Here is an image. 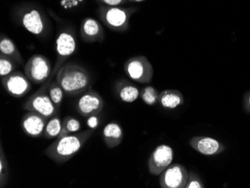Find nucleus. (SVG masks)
Returning a JSON list of instances; mask_svg holds the SVG:
<instances>
[{"label":"nucleus","mask_w":250,"mask_h":188,"mask_svg":"<svg viewBox=\"0 0 250 188\" xmlns=\"http://www.w3.org/2000/svg\"><path fill=\"white\" fill-rule=\"evenodd\" d=\"M92 134L93 130L89 129L58 137L44 150V154L56 164H65L81 151Z\"/></svg>","instance_id":"f257e3e1"},{"label":"nucleus","mask_w":250,"mask_h":188,"mask_svg":"<svg viewBox=\"0 0 250 188\" xmlns=\"http://www.w3.org/2000/svg\"><path fill=\"white\" fill-rule=\"evenodd\" d=\"M64 93L74 97L82 95L91 88L92 78L88 71L83 66L74 63H67L62 66L56 74Z\"/></svg>","instance_id":"f03ea898"},{"label":"nucleus","mask_w":250,"mask_h":188,"mask_svg":"<svg viewBox=\"0 0 250 188\" xmlns=\"http://www.w3.org/2000/svg\"><path fill=\"white\" fill-rule=\"evenodd\" d=\"M135 8H122L101 5L97 9L101 22L110 30L116 32H125L129 29L130 19L136 12Z\"/></svg>","instance_id":"7ed1b4c3"},{"label":"nucleus","mask_w":250,"mask_h":188,"mask_svg":"<svg viewBox=\"0 0 250 188\" xmlns=\"http://www.w3.org/2000/svg\"><path fill=\"white\" fill-rule=\"evenodd\" d=\"M56 47L57 58L51 76L43 84V85H45V87L48 86L49 84L53 81V77L56 76L64 62L71 57L75 52L77 48V41L74 33L70 30H64L60 32L56 39Z\"/></svg>","instance_id":"20e7f679"},{"label":"nucleus","mask_w":250,"mask_h":188,"mask_svg":"<svg viewBox=\"0 0 250 188\" xmlns=\"http://www.w3.org/2000/svg\"><path fill=\"white\" fill-rule=\"evenodd\" d=\"M18 21L28 32L37 36H44L49 30V23L43 12L36 8H25L18 14Z\"/></svg>","instance_id":"39448f33"},{"label":"nucleus","mask_w":250,"mask_h":188,"mask_svg":"<svg viewBox=\"0 0 250 188\" xmlns=\"http://www.w3.org/2000/svg\"><path fill=\"white\" fill-rule=\"evenodd\" d=\"M52 72L53 68L50 60L42 54L33 55L24 65V74L33 84H44L50 78Z\"/></svg>","instance_id":"423d86ee"},{"label":"nucleus","mask_w":250,"mask_h":188,"mask_svg":"<svg viewBox=\"0 0 250 188\" xmlns=\"http://www.w3.org/2000/svg\"><path fill=\"white\" fill-rule=\"evenodd\" d=\"M124 70L130 79L140 84H150L154 77L152 64L144 56L129 59L124 65Z\"/></svg>","instance_id":"0eeeda50"},{"label":"nucleus","mask_w":250,"mask_h":188,"mask_svg":"<svg viewBox=\"0 0 250 188\" xmlns=\"http://www.w3.org/2000/svg\"><path fill=\"white\" fill-rule=\"evenodd\" d=\"M22 109L26 111L36 112L48 119L56 116L58 112L49 96L47 88L43 86L28 98L22 104Z\"/></svg>","instance_id":"6e6552de"},{"label":"nucleus","mask_w":250,"mask_h":188,"mask_svg":"<svg viewBox=\"0 0 250 188\" xmlns=\"http://www.w3.org/2000/svg\"><path fill=\"white\" fill-rule=\"evenodd\" d=\"M104 106L103 98L92 88L83 93L75 104V108L79 114L85 118L99 114L103 110Z\"/></svg>","instance_id":"1a4fd4ad"},{"label":"nucleus","mask_w":250,"mask_h":188,"mask_svg":"<svg viewBox=\"0 0 250 188\" xmlns=\"http://www.w3.org/2000/svg\"><path fill=\"white\" fill-rule=\"evenodd\" d=\"M174 159V150L166 144L156 147L147 161V167L153 175H160L172 164Z\"/></svg>","instance_id":"9d476101"},{"label":"nucleus","mask_w":250,"mask_h":188,"mask_svg":"<svg viewBox=\"0 0 250 188\" xmlns=\"http://www.w3.org/2000/svg\"><path fill=\"white\" fill-rule=\"evenodd\" d=\"M1 83L5 90L15 98H22L32 89L31 81L24 72L14 71L11 74L1 77Z\"/></svg>","instance_id":"9b49d317"},{"label":"nucleus","mask_w":250,"mask_h":188,"mask_svg":"<svg viewBox=\"0 0 250 188\" xmlns=\"http://www.w3.org/2000/svg\"><path fill=\"white\" fill-rule=\"evenodd\" d=\"M188 170L185 166L174 164L167 168L160 176L162 188H185L188 179Z\"/></svg>","instance_id":"f8f14e48"},{"label":"nucleus","mask_w":250,"mask_h":188,"mask_svg":"<svg viewBox=\"0 0 250 188\" xmlns=\"http://www.w3.org/2000/svg\"><path fill=\"white\" fill-rule=\"evenodd\" d=\"M48 118L33 111H28L22 116L21 127L26 135L39 137L43 135Z\"/></svg>","instance_id":"ddd939ff"},{"label":"nucleus","mask_w":250,"mask_h":188,"mask_svg":"<svg viewBox=\"0 0 250 188\" xmlns=\"http://www.w3.org/2000/svg\"><path fill=\"white\" fill-rule=\"evenodd\" d=\"M81 39L86 43L103 42L105 39L104 30L99 21L92 18H85L80 28Z\"/></svg>","instance_id":"4468645a"},{"label":"nucleus","mask_w":250,"mask_h":188,"mask_svg":"<svg viewBox=\"0 0 250 188\" xmlns=\"http://www.w3.org/2000/svg\"><path fill=\"white\" fill-rule=\"evenodd\" d=\"M189 143V146L195 151L207 156L220 154L225 149L224 146L218 140L212 137H205V136L192 137Z\"/></svg>","instance_id":"2eb2a0df"},{"label":"nucleus","mask_w":250,"mask_h":188,"mask_svg":"<svg viewBox=\"0 0 250 188\" xmlns=\"http://www.w3.org/2000/svg\"><path fill=\"white\" fill-rule=\"evenodd\" d=\"M116 96L125 103H133L138 99L140 95L139 88L129 81L121 80L114 87Z\"/></svg>","instance_id":"dca6fc26"},{"label":"nucleus","mask_w":250,"mask_h":188,"mask_svg":"<svg viewBox=\"0 0 250 188\" xmlns=\"http://www.w3.org/2000/svg\"><path fill=\"white\" fill-rule=\"evenodd\" d=\"M123 138V129L118 123L112 122L104 127L103 140L107 148H113L119 146Z\"/></svg>","instance_id":"f3484780"},{"label":"nucleus","mask_w":250,"mask_h":188,"mask_svg":"<svg viewBox=\"0 0 250 188\" xmlns=\"http://www.w3.org/2000/svg\"><path fill=\"white\" fill-rule=\"evenodd\" d=\"M158 103L166 109H174L184 104L185 98L179 90L167 89L159 95Z\"/></svg>","instance_id":"a211bd4d"},{"label":"nucleus","mask_w":250,"mask_h":188,"mask_svg":"<svg viewBox=\"0 0 250 188\" xmlns=\"http://www.w3.org/2000/svg\"><path fill=\"white\" fill-rule=\"evenodd\" d=\"M0 53L15 60L18 64L22 65L24 64L23 58L21 56L15 42L3 33L0 37Z\"/></svg>","instance_id":"6ab92c4d"},{"label":"nucleus","mask_w":250,"mask_h":188,"mask_svg":"<svg viewBox=\"0 0 250 188\" xmlns=\"http://www.w3.org/2000/svg\"><path fill=\"white\" fill-rule=\"evenodd\" d=\"M62 127V121L56 115L48 121L47 125L45 127L43 136L48 140L58 137L61 132Z\"/></svg>","instance_id":"aec40b11"},{"label":"nucleus","mask_w":250,"mask_h":188,"mask_svg":"<svg viewBox=\"0 0 250 188\" xmlns=\"http://www.w3.org/2000/svg\"><path fill=\"white\" fill-rule=\"evenodd\" d=\"M47 92L53 103L57 109H60L64 98V90L56 80L52 81L47 86Z\"/></svg>","instance_id":"412c9836"},{"label":"nucleus","mask_w":250,"mask_h":188,"mask_svg":"<svg viewBox=\"0 0 250 188\" xmlns=\"http://www.w3.org/2000/svg\"><path fill=\"white\" fill-rule=\"evenodd\" d=\"M81 124L80 121L73 116H67L63 119L62 127L58 137H64L68 134H75L81 129ZM57 137V138H58Z\"/></svg>","instance_id":"4be33fe9"},{"label":"nucleus","mask_w":250,"mask_h":188,"mask_svg":"<svg viewBox=\"0 0 250 188\" xmlns=\"http://www.w3.org/2000/svg\"><path fill=\"white\" fill-rule=\"evenodd\" d=\"M9 165L1 143L0 145V188H3L6 187L9 180Z\"/></svg>","instance_id":"5701e85b"},{"label":"nucleus","mask_w":250,"mask_h":188,"mask_svg":"<svg viewBox=\"0 0 250 188\" xmlns=\"http://www.w3.org/2000/svg\"><path fill=\"white\" fill-rule=\"evenodd\" d=\"M159 95L158 91L154 87L148 85L140 91V96L146 104L153 106L158 103Z\"/></svg>","instance_id":"b1692460"},{"label":"nucleus","mask_w":250,"mask_h":188,"mask_svg":"<svg viewBox=\"0 0 250 188\" xmlns=\"http://www.w3.org/2000/svg\"><path fill=\"white\" fill-rule=\"evenodd\" d=\"M17 64L18 63L15 60L0 53V76L1 77H5L14 72L16 69Z\"/></svg>","instance_id":"393cba45"},{"label":"nucleus","mask_w":250,"mask_h":188,"mask_svg":"<svg viewBox=\"0 0 250 188\" xmlns=\"http://www.w3.org/2000/svg\"><path fill=\"white\" fill-rule=\"evenodd\" d=\"M205 185L199 175L194 172H188V183L185 188H204Z\"/></svg>","instance_id":"a878e982"},{"label":"nucleus","mask_w":250,"mask_h":188,"mask_svg":"<svg viewBox=\"0 0 250 188\" xmlns=\"http://www.w3.org/2000/svg\"><path fill=\"white\" fill-rule=\"evenodd\" d=\"M102 5L108 6H119L128 2V0H98Z\"/></svg>","instance_id":"bb28decb"},{"label":"nucleus","mask_w":250,"mask_h":188,"mask_svg":"<svg viewBox=\"0 0 250 188\" xmlns=\"http://www.w3.org/2000/svg\"><path fill=\"white\" fill-rule=\"evenodd\" d=\"M88 125L91 127H96L98 125V119H96L95 116L89 117V121H88Z\"/></svg>","instance_id":"cd10ccee"},{"label":"nucleus","mask_w":250,"mask_h":188,"mask_svg":"<svg viewBox=\"0 0 250 188\" xmlns=\"http://www.w3.org/2000/svg\"><path fill=\"white\" fill-rule=\"evenodd\" d=\"M246 103H247V108H248L249 110L250 111V93L247 95Z\"/></svg>","instance_id":"c85d7f7f"},{"label":"nucleus","mask_w":250,"mask_h":188,"mask_svg":"<svg viewBox=\"0 0 250 188\" xmlns=\"http://www.w3.org/2000/svg\"><path fill=\"white\" fill-rule=\"evenodd\" d=\"M145 1V0H128L129 2H141Z\"/></svg>","instance_id":"c756f323"}]
</instances>
